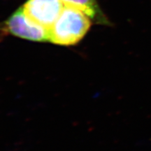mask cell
<instances>
[{"instance_id":"obj_1","label":"cell","mask_w":151,"mask_h":151,"mask_svg":"<svg viewBox=\"0 0 151 151\" xmlns=\"http://www.w3.org/2000/svg\"><path fill=\"white\" fill-rule=\"evenodd\" d=\"M92 20L83 12L65 6L60 16L49 29V41L59 46H74L87 35Z\"/></svg>"},{"instance_id":"obj_2","label":"cell","mask_w":151,"mask_h":151,"mask_svg":"<svg viewBox=\"0 0 151 151\" xmlns=\"http://www.w3.org/2000/svg\"><path fill=\"white\" fill-rule=\"evenodd\" d=\"M7 36L37 42L49 41V30L32 21L21 7L0 22V40Z\"/></svg>"},{"instance_id":"obj_3","label":"cell","mask_w":151,"mask_h":151,"mask_svg":"<svg viewBox=\"0 0 151 151\" xmlns=\"http://www.w3.org/2000/svg\"><path fill=\"white\" fill-rule=\"evenodd\" d=\"M64 7L62 0H27L21 8L32 21L49 30Z\"/></svg>"},{"instance_id":"obj_4","label":"cell","mask_w":151,"mask_h":151,"mask_svg":"<svg viewBox=\"0 0 151 151\" xmlns=\"http://www.w3.org/2000/svg\"><path fill=\"white\" fill-rule=\"evenodd\" d=\"M65 6L73 7L86 14L93 22L109 24L108 18L100 8L97 0H62Z\"/></svg>"}]
</instances>
